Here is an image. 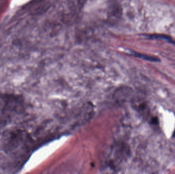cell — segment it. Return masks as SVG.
Here are the masks:
<instances>
[{
	"mask_svg": "<svg viewBox=\"0 0 175 174\" xmlns=\"http://www.w3.org/2000/svg\"><path fill=\"white\" fill-rule=\"evenodd\" d=\"M148 37L150 39H160L163 40L166 42H170V44H175V42L172 39L171 37L169 36L168 35H164V34H153L148 36Z\"/></svg>",
	"mask_w": 175,
	"mask_h": 174,
	"instance_id": "cell-1",
	"label": "cell"
},
{
	"mask_svg": "<svg viewBox=\"0 0 175 174\" xmlns=\"http://www.w3.org/2000/svg\"><path fill=\"white\" fill-rule=\"evenodd\" d=\"M136 56L138 57L141 58L142 59L147 60V61H152V62H159L160 61V60L158 58L155 57H152V56H148V55H143V54H138V53H136Z\"/></svg>",
	"mask_w": 175,
	"mask_h": 174,
	"instance_id": "cell-2",
	"label": "cell"
},
{
	"mask_svg": "<svg viewBox=\"0 0 175 174\" xmlns=\"http://www.w3.org/2000/svg\"><path fill=\"white\" fill-rule=\"evenodd\" d=\"M152 123L153 124H156L158 123V120L157 118L155 117V118H152Z\"/></svg>",
	"mask_w": 175,
	"mask_h": 174,
	"instance_id": "cell-3",
	"label": "cell"
}]
</instances>
